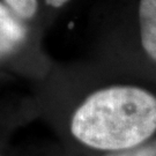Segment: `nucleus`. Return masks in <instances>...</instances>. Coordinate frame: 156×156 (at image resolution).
Masks as SVG:
<instances>
[{"instance_id":"1","label":"nucleus","mask_w":156,"mask_h":156,"mask_svg":"<svg viewBox=\"0 0 156 156\" xmlns=\"http://www.w3.org/2000/svg\"><path fill=\"white\" fill-rule=\"evenodd\" d=\"M69 132L79 144L104 153L144 145L156 132V96L133 86L97 90L74 111Z\"/></svg>"},{"instance_id":"2","label":"nucleus","mask_w":156,"mask_h":156,"mask_svg":"<svg viewBox=\"0 0 156 156\" xmlns=\"http://www.w3.org/2000/svg\"><path fill=\"white\" fill-rule=\"evenodd\" d=\"M27 38V27L8 6L0 2V59L12 55Z\"/></svg>"},{"instance_id":"3","label":"nucleus","mask_w":156,"mask_h":156,"mask_svg":"<svg viewBox=\"0 0 156 156\" xmlns=\"http://www.w3.org/2000/svg\"><path fill=\"white\" fill-rule=\"evenodd\" d=\"M139 24L142 48L156 62V0H140Z\"/></svg>"},{"instance_id":"4","label":"nucleus","mask_w":156,"mask_h":156,"mask_svg":"<svg viewBox=\"0 0 156 156\" xmlns=\"http://www.w3.org/2000/svg\"><path fill=\"white\" fill-rule=\"evenodd\" d=\"M69 0H45V2L53 8L62 7ZM4 4L8 6L21 20L33 19L38 8L37 0H4Z\"/></svg>"},{"instance_id":"5","label":"nucleus","mask_w":156,"mask_h":156,"mask_svg":"<svg viewBox=\"0 0 156 156\" xmlns=\"http://www.w3.org/2000/svg\"><path fill=\"white\" fill-rule=\"evenodd\" d=\"M103 156H156V145L144 144L131 149L105 153Z\"/></svg>"},{"instance_id":"6","label":"nucleus","mask_w":156,"mask_h":156,"mask_svg":"<svg viewBox=\"0 0 156 156\" xmlns=\"http://www.w3.org/2000/svg\"><path fill=\"white\" fill-rule=\"evenodd\" d=\"M0 156H5V155H4V153H1V151H0Z\"/></svg>"}]
</instances>
